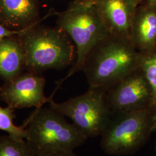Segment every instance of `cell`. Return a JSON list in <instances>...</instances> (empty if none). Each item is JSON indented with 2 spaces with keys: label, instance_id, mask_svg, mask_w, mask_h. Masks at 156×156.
<instances>
[{
  "label": "cell",
  "instance_id": "8992f818",
  "mask_svg": "<svg viewBox=\"0 0 156 156\" xmlns=\"http://www.w3.org/2000/svg\"><path fill=\"white\" fill-rule=\"evenodd\" d=\"M149 115L147 108L113 113L101 135V148L111 155H126L134 152L143 142L147 131H151Z\"/></svg>",
  "mask_w": 156,
  "mask_h": 156
},
{
  "label": "cell",
  "instance_id": "ffe728a7",
  "mask_svg": "<svg viewBox=\"0 0 156 156\" xmlns=\"http://www.w3.org/2000/svg\"><path fill=\"white\" fill-rule=\"evenodd\" d=\"M1 87H2V86L0 85V90H1Z\"/></svg>",
  "mask_w": 156,
  "mask_h": 156
},
{
  "label": "cell",
  "instance_id": "2e32d148",
  "mask_svg": "<svg viewBox=\"0 0 156 156\" xmlns=\"http://www.w3.org/2000/svg\"><path fill=\"white\" fill-rule=\"evenodd\" d=\"M23 30L24 29L20 30H11L9 28H7L4 24L0 23V41L6 37L19 35L20 34L22 33Z\"/></svg>",
  "mask_w": 156,
  "mask_h": 156
},
{
  "label": "cell",
  "instance_id": "277c9868",
  "mask_svg": "<svg viewBox=\"0 0 156 156\" xmlns=\"http://www.w3.org/2000/svg\"><path fill=\"white\" fill-rule=\"evenodd\" d=\"M51 107L36 108L25 125L26 140L36 156L57 151H74L87 138Z\"/></svg>",
  "mask_w": 156,
  "mask_h": 156
},
{
  "label": "cell",
  "instance_id": "4fadbf2b",
  "mask_svg": "<svg viewBox=\"0 0 156 156\" xmlns=\"http://www.w3.org/2000/svg\"><path fill=\"white\" fill-rule=\"evenodd\" d=\"M139 68L151 89V105L156 106V48L141 53Z\"/></svg>",
  "mask_w": 156,
  "mask_h": 156
},
{
  "label": "cell",
  "instance_id": "7c38bea8",
  "mask_svg": "<svg viewBox=\"0 0 156 156\" xmlns=\"http://www.w3.org/2000/svg\"><path fill=\"white\" fill-rule=\"evenodd\" d=\"M26 69V58L17 35L0 41V78L10 81Z\"/></svg>",
  "mask_w": 156,
  "mask_h": 156
},
{
  "label": "cell",
  "instance_id": "ba28073f",
  "mask_svg": "<svg viewBox=\"0 0 156 156\" xmlns=\"http://www.w3.org/2000/svg\"><path fill=\"white\" fill-rule=\"evenodd\" d=\"M105 90L113 113L136 111L151 104V89L140 68Z\"/></svg>",
  "mask_w": 156,
  "mask_h": 156
},
{
  "label": "cell",
  "instance_id": "52a82bcc",
  "mask_svg": "<svg viewBox=\"0 0 156 156\" xmlns=\"http://www.w3.org/2000/svg\"><path fill=\"white\" fill-rule=\"evenodd\" d=\"M46 80L39 73H22L16 78L6 82L0 90V99L14 109L42 107L52 97L44 94Z\"/></svg>",
  "mask_w": 156,
  "mask_h": 156
},
{
  "label": "cell",
  "instance_id": "6da1fadb",
  "mask_svg": "<svg viewBox=\"0 0 156 156\" xmlns=\"http://www.w3.org/2000/svg\"><path fill=\"white\" fill-rule=\"evenodd\" d=\"M140 57L131 39L109 35L90 51L82 71L89 87L107 90L138 69Z\"/></svg>",
  "mask_w": 156,
  "mask_h": 156
},
{
  "label": "cell",
  "instance_id": "9c48e42d",
  "mask_svg": "<svg viewBox=\"0 0 156 156\" xmlns=\"http://www.w3.org/2000/svg\"><path fill=\"white\" fill-rule=\"evenodd\" d=\"M108 33L131 39L132 24L142 0H94Z\"/></svg>",
  "mask_w": 156,
  "mask_h": 156
},
{
  "label": "cell",
  "instance_id": "e0dca14e",
  "mask_svg": "<svg viewBox=\"0 0 156 156\" xmlns=\"http://www.w3.org/2000/svg\"><path fill=\"white\" fill-rule=\"evenodd\" d=\"M36 156H78L73 151H57L42 153Z\"/></svg>",
  "mask_w": 156,
  "mask_h": 156
},
{
  "label": "cell",
  "instance_id": "d6986e66",
  "mask_svg": "<svg viewBox=\"0 0 156 156\" xmlns=\"http://www.w3.org/2000/svg\"><path fill=\"white\" fill-rule=\"evenodd\" d=\"M142 2L145 1L146 4L156 7V0H142Z\"/></svg>",
  "mask_w": 156,
  "mask_h": 156
},
{
  "label": "cell",
  "instance_id": "7a4b0ae2",
  "mask_svg": "<svg viewBox=\"0 0 156 156\" xmlns=\"http://www.w3.org/2000/svg\"><path fill=\"white\" fill-rule=\"evenodd\" d=\"M26 58V70L39 73L51 69H61L73 65L76 58L72 39L62 28L39 24L17 35Z\"/></svg>",
  "mask_w": 156,
  "mask_h": 156
},
{
  "label": "cell",
  "instance_id": "3957f363",
  "mask_svg": "<svg viewBox=\"0 0 156 156\" xmlns=\"http://www.w3.org/2000/svg\"><path fill=\"white\" fill-rule=\"evenodd\" d=\"M57 26L69 35L75 45L76 58L67 76L57 86L74 73L82 71L90 51L102 40L109 35L95 5L94 0L72 2L67 9L56 12Z\"/></svg>",
  "mask_w": 156,
  "mask_h": 156
},
{
  "label": "cell",
  "instance_id": "ac0fdd59",
  "mask_svg": "<svg viewBox=\"0 0 156 156\" xmlns=\"http://www.w3.org/2000/svg\"><path fill=\"white\" fill-rule=\"evenodd\" d=\"M156 129V112L151 119V131Z\"/></svg>",
  "mask_w": 156,
  "mask_h": 156
},
{
  "label": "cell",
  "instance_id": "30bf717a",
  "mask_svg": "<svg viewBox=\"0 0 156 156\" xmlns=\"http://www.w3.org/2000/svg\"><path fill=\"white\" fill-rule=\"evenodd\" d=\"M49 15L40 18L38 0H0V23L11 30L38 24Z\"/></svg>",
  "mask_w": 156,
  "mask_h": 156
},
{
  "label": "cell",
  "instance_id": "5b68a950",
  "mask_svg": "<svg viewBox=\"0 0 156 156\" xmlns=\"http://www.w3.org/2000/svg\"><path fill=\"white\" fill-rule=\"evenodd\" d=\"M49 103L52 109L70 118L87 138L101 136L113 115L106 90L100 88L89 87L83 94L63 102L57 103L51 99Z\"/></svg>",
  "mask_w": 156,
  "mask_h": 156
},
{
  "label": "cell",
  "instance_id": "9a60e30c",
  "mask_svg": "<svg viewBox=\"0 0 156 156\" xmlns=\"http://www.w3.org/2000/svg\"><path fill=\"white\" fill-rule=\"evenodd\" d=\"M15 110L11 106L2 108L0 106V129L7 132L17 140H26L27 132L25 125L17 127L13 122L16 117Z\"/></svg>",
  "mask_w": 156,
  "mask_h": 156
},
{
  "label": "cell",
  "instance_id": "44dd1931",
  "mask_svg": "<svg viewBox=\"0 0 156 156\" xmlns=\"http://www.w3.org/2000/svg\"><path fill=\"white\" fill-rule=\"evenodd\" d=\"M75 1H80V0H75Z\"/></svg>",
  "mask_w": 156,
  "mask_h": 156
},
{
  "label": "cell",
  "instance_id": "8fae6325",
  "mask_svg": "<svg viewBox=\"0 0 156 156\" xmlns=\"http://www.w3.org/2000/svg\"><path fill=\"white\" fill-rule=\"evenodd\" d=\"M130 38L141 53L156 48V7L140 4L132 24Z\"/></svg>",
  "mask_w": 156,
  "mask_h": 156
},
{
  "label": "cell",
  "instance_id": "5bb4252c",
  "mask_svg": "<svg viewBox=\"0 0 156 156\" xmlns=\"http://www.w3.org/2000/svg\"><path fill=\"white\" fill-rule=\"evenodd\" d=\"M0 156H36L26 140L11 135L0 136Z\"/></svg>",
  "mask_w": 156,
  "mask_h": 156
}]
</instances>
